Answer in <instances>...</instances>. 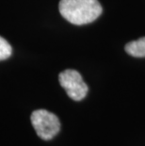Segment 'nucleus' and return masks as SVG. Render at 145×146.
Segmentation results:
<instances>
[{
    "mask_svg": "<svg viewBox=\"0 0 145 146\" xmlns=\"http://www.w3.org/2000/svg\"><path fill=\"white\" fill-rule=\"evenodd\" d=\"M60 14L71 24H89L100 16L102 6L98 0H60Z\"/></svg>",
    "mask_w": 145,
    "mask_h": 146,
    "instance_id": "1",
    "label": "nucleus"
},
{
    "mask_svg": "<svg viewBox=\"0 0 145 146\" xmlns=\"http://www.w3.org/2000/svg\"><path fill=\"white\" fill-rule=\"evenodd\" d=\"M31 123L37 135L44 141H50L60 130V122L58 118L45 110L33 111Z\"/></svg>",
    "mask_w": 145,
    "mask_h": 146,
    "instance_id": "2",
    "label": "nucleus"
},
{
    "mask_svg": "<svg viewBox=\"0 0 145 146\" xmlns=\"http://www.w3.org/2000/svg\"><path fill=\"white\" fill-rule=\"evenodd\" d=\"M60 86L65 90L68 96L75 101H80L86 97L89 88L77 71L67 69L58 76Z\"/></svg>",
    "mask_w": 145,
    "mask_h": 146,
    "instance_id": "3",
    "label": "nucleus"
},
{
    "mask_svg": "<svg viewBox=\"0 0 145 146\" xmlns=\"http://www.w3.org/2000/svg\"><path fill=\"white\" fill-rule=\"evenodd\" d=\"M125 51L135 58H145V37L132 41L125 45Z\"/></svg>",
    "mask_w": 145,
    "mask_h": 146,
    "instance_id": "4",
    "label": "nucleus"
},
{
    "mask_svg": "<svg viewBox=\"0 0 145 146\" xmlns=\"http://www.w3.org/2000/svg\"><path fill=\"white\" fill-rule=\"evenodd\" d=\"M12 52L11 46L3 37L0 36V60H7L11 57Z\"/></svg>",
    "mask_w": 145,
    "mask_h": 146,
    "instance_id": "5",
    "label": "nucleus"
}]
</instances>
